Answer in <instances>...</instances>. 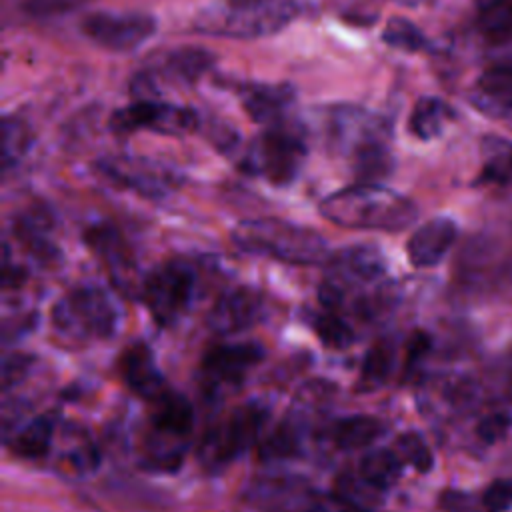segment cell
<instances>
[{
    "label": "cell",
    "mask_w": 512,
    "mask_h": 512,
    "mask_svg": "<svg viewBox=\"0 0 512 512\" xmlns=\"http://www.w3.org/2000/svg\"><path fill=\"white\" fill-rule=\"evenodd\" d=\"M318 210L328 222L342 228L386 232L408 228L418 214L410 198L378 184H354L332 192L320 202Z\"/></svg>",
    "instance_id": "1"
},
{
    "label": "cell",
    "mask_w": 512,
    "mask_h": 512,
    "mask_svg": "<svg viewBox=\"0 0 512 512\" xmlns=\"http://www.w3.org/2000/svg\"><path fill=\"white\" fill-rule=\"evenodd\" d=\"M232 242L244 252L294 266L328 264L332 256L328 242L314 228L280 218L242 220L232 230Z\"/></svg>",
    "instance_id": "2"
},
{
    "label": "cell",
    "mask_w": 512,
    "mask_h": 512,
    "mask_svg": "<svg viewBox=\"0 0 512 512\" xmlns=\"http://www.w3.org/2000/svg\"><path fill=\"white\" fill-rule=\"evenodd\" d=\"M304 130L288 120L266 126L246 148L240 168L272 186L292 184L306 160Z\"/></svg>",
    "instance_id": "3"
},
{
    "label": "cell",
    "mask_w": 512,
    "mask_h": 512,
    "mask_svg": "<svg viewBox=\"0 0 512 512\" xmlns=\"http://www.w3.org/2000/svg\"><path fill=\"white\" fill-rule=\"evenodd\" d=\"M150 410V432L144 442V466L152 470H174L182 460L186 436L194 424V410L180 392L166 390Z\"/></svg>",
    "instance_id": "4"
},
{
    "label": "cell",
    "mask_w": 512,
    "mask_h": 512,
    "mask_svg": "<svg viewBox=\"0 0 512 512\" xmlns=\"http://www.w3.org/2000/svg\"><path fill=\"white\" fill-rule=\"evenodd\" d=\"M52 324L64 338L100 340L114 334L118 312L106 290L78 286L54 304Z\"/></svg>",
    "instance_id": "5"
},
{
    "label": "cell",
    "mask_w": 512,
    "mask_h": 512,
    "mask_svg": "<svg viewBox=\"0 0 512 512\" xmlns=\"http://www.w3.org/2000/svg\"><path fill=\"white\" fill-rule=\"evenodd\" d=\"M262 402H246L212 426L200 440L198 458L206 468H220L252 448L268 422Z\"/></svg>",
    "instance_id": "6"
},
{
    "label": "cell",
    "mask_w": 512,
    "mask_h": 512,
    "mask_svg": "<svg viewBox=\"0 0 512 512\" xmlns=\"http://www.w3.org/2000/svg\"><path fill=\"white\" fill-rule=\"evenodd\" d=\"M196 290V272L184 260H170L144 276L142 300L152 320L168 328L176 324L192 304Z\"/></svg>",
    "instance_id": "7"
},
{
    "label": "cell",
    "mask_w": 512,
    "mask_h": 512,
    "mask_svg": "<svg viewBox=\"0 0 512 512\" xmlns=\"http://www.w3.org/2000/svg\"><path fill=\"white\" fill-rule=\"evenodd\" d=\"M250 500L260 512H358L334 490H316L296 476L258 478L252 484Z\"/></svg>",
    "instance_id": "8"
},
{
    "label": "cell",
    "mask_w": 512,
    "mask_h": 512,
    "mask_svg": "<svg viewBox=\"0 0 512 512\" xmlns=\"http://www.w3.org/2000/svg\"><path fill=\"white\" fill-rule=\"evenodd\" d=\"M300 14V4L294 0L280 2L262 10H208L196 18L194 30L202 34H222L230 38H260L286 28Z\"/></svg>",
    "instance_id": "9"
},
{
    "label": "cell",
    "mask_w": 512,
    "mask_h": 512,
    "mask_svg": "<svg viewBox=\"0 0 512 512\" xmlns=\"http://www.w3.org/2000/svg\"><path fill=\"white\" fill-rule=\"evenodd\" d=\"M94 170L116 186L144 198H164L180 186L174 168L140 156H104L94 162Z\"/></svg>",
    "instance_id": "10"
},
{
    "label": "cell",
    "mask_w": 512,
    "mask_h": 512,
    "mask_svg": "<svg viewBox=\"0 0 512 512\" xmlns=\"http://www.w3.org/2000/svg\"><path fill=\"white\" fill-rule=\"evenodd\" d=\"M262 358L264 348L258 342L214 344L200 362V386L208 396L228 394L244 382L246 374L260 364Z\"/></svg>",
    "instance_id": "11"
},
{
    "label": "cell",
    "mask_w": 512,
    "mask_h": 512,
    "mask_svg": "<svg viewBox=\"0 0 512 512\" xmlns=\"http://www.w3.org/2000/svg\"><path fill=\"white\" fill-rule=\"evenodd\" d=\"M80 30L104 50L132 52L156 34L158 20L146 12H90Z\"/></svg>",
    "instance_id": "12"
},
{
    "label": "cell",
    "mask_w": 512,
    "mask_h": 512,
    "mask_svg": "<svg viewBox=\"0 0 512 512\" xmlns=\"http://www.w3.org/2000/svg\"><path fill=\"white\" fill-rule=\"evenodd\" d=\"M198 124L200 118L196 110L170 102H158L152 98H140L124 108H118L110 116V128L118 134L150 130L156 134L178 136L196 130Z\"/></svg>",
    "instance_id": "13"
},
{
    "label": "cell",
    "mask_w": 512,
    "mask_h": 512,
    "mask_svg": "<svg viewBox=\"0 0 512 512\" xmlns=\"http://www.w3.org/2000/svg\"><path fill=\"white\" fill-rule=\"evenodd\" d=\"M84 242L94 256L108 268L116 288L124 294H142V282L136 280V260L122 232L110 222L92 224L84 232Z\"/></svg>",
    "instance_id": "14"
},
{
    "label": "cell",
    "mask_w": 512,
    "mask_h": 512,
    "mask_svg": "<svg viewBox=\"0 0 512 512\" xmlns=\"http://www.w3.org/2000/svg\"><path fill=\"white\" fill-rule=\"evenodd\" d=\"M264 314V298L252 286H236L224 292L208 312V326L216 334H236L254 326Z\"/></svg>",
    "instance_id": "15"
},
{
    "label": "cell",
    "mask_w": 512,
    "mask_h": 512,
    "mask_svg": "<svg viewBox=\"0 0 512 512\" xmlns=\"http://www.w3.org/2000/svg\"><path fill=\"white\" fill-rule=\"evenodd\" d=\"M472 106L484 116L512 120V60L488 66L470 90Z\"/></svg>",
    "instance_id": "16"
},
{
    "label": "cell",
    "mask_w": 512,
    "mask_h": 512,
    "mask_svg": "<svg viewBox=\"0 0 512 512\" xmlns=\"http://www.w3.org/2000/svg\"><path fill=\"white\" fill-rule=\"evenodd\" d=\"M118 372L126 386L148 402H154L168 390L154 354L144 342H134L124 348L118 358Z\"/></svg>",
    "instance_id": "17"
},
{
    "label": "cell",
    "mask_w": 512,
    "mask_h": 512,
    "mask_svg": "<svg viewBox=\"0 0 512 512\" xmlns=\"http://www.w3.org/2000/svg\"><path fill=\"white\" fill-rule=\"evenodd\" d=\"M458 236L456 222L444 216L424 222L406 242V254L414 268H432L448 254Z\"/></svg>",
    "instance_id": "18"
},
{
    "label": "cell",
    "mask_w": 512,
    "mask_h": 512,
    "mask_svg": "<svg viewBox=\"0 0 512 512\" xmlns=\"http://www.w3.org/2000/svg\"><path fill=\"white\" fill-rule=\"evenodd\" d=\"M238 96L244 112L258 124H280L294 102V90L288 84H264L252 82L238 86Z\"/></svg>",
    "instance_id": "19"
},
{
    "label": "cell",
    "mask_w": 512,
    "mask_h": 512,
    "mask_svg": "<svg viewBox=\"0 0 512 512\" xmlns=\"http://www.w3.org/2000/svg\"><path fill=\"white\" fill-rule=\"evenodd\" d=\"M54 216L44 206H30L14 218V238L28 250L34 258L42 262H52L60 256L58 246L52 240Z\"/></svg>",
    "instance_id": "20"
},
{
    "label": "cell",
    "mask_w": 512,
    "mask_h": 512,
    "mask_svg": "<svg viewBox=\"0 0 512 512\" xmlns=\"http://www.w3.org/2000/svg\"><path fill=\"white\" fill-rule=\"evenodd\" d=\"M214 64V54L200 46H182L164 52L158 60L156 74L178 84L198 82Z\"/></svg>",
    "instance_id": "21"
},
{
    "label": "cell",
    "mask_w": 512,
    "mask_h": 512,
    "mask_svg": "<svg viewBox=\"0 0 512 512\" xmlns=\"http://www.w3.org/2000/svg\"><path fill=\"white\" fill-rule=\"evenodd\" d=\"M384 432L382 420L368 414H354L338 418L328 428V438L342 450L368 448Z\"/></svg>",
    "instance_id": "22"
},
{
    "label": "cell",
    "mask_w": 512,
    "mask_h": 512,
    "mask_svg": "<svg viewBox=\"0 0 512 512\" xmlns=\"http://www.w3.org/2000/svg\"><path fill=\"white\" fill-rule=\"evenodd\" d=\"M54 430H56L54 412H46L32 418L18 432H14V438L10 442L12 452L20 458H42L50 450Z\"/></svg>",
    "instance_id": "23"
},
{
    "label": "cell",
    "mask_w": 512,
    "mask_h": 512,
    "mask_svg": "<svg viewBox=\"0 0 512 512\" xmlns=\"http://www.w3.org/2000/svg\"><path fill=\"white\" fill-rule=\"evenodd\" d=\"M454 118L452 108L434 96L420 98L408 118V130L420 140H432L440 136L446 124Z\"/></svg>",
    "instance_id": "24"
},
{
    "label": "cell",
    "mask_w": 512,
    "mask_h": 512,
    "mask_svg": "<svg viewBox=\"0 0 512 512\" xmlns=\"http://www.w3.org/2000/svg\"><path fill=\"white\" fill-rule=\"evenodd\" d=\"M404 462L396 454V450L390 448H374L368 450L358 464V474L376 486L378 490L386 492L390 486L396 484V480L402 476Z\"/></svg>",
    "instance_id": "25"
},
{
    "label": "cell",
    "mask_w": 512,
    "mask_h": 512,
    "mask_svg": "<svg viewBox=\"0 0 512 512\" xmlns=\"http://www.w3.org/2000/svg\"><path fill=\"white\" fill-rule=\"evenodd\" d=\"M394 366V346L388 340H378L370 346L366 352L362 366H360V378H358V390L360 392H372L380 388Z\"/></svg>",
    "instance_id": "26"
},
{
    "label": "cell",
    "mask_w": 512,
    "mask_h": 512,
    "mask_svg": "<svg viewBox=\"0 0 512 512\" xmlns=\"http://www.w3.org/2000/svg\"><path fill=\"white\" fill-rule=\"evenodd\" d=\"M334 492L346 502L350 504L354 510L358 512H374L380 502H382V496L384 492L378 490L376 486H372L370 482H366L358 470L352 472V470H346L342 472L338 478H336V484H334Z\"/></svg>",
    "instance_id": "27"
},
{
    "label": "cell",
    "mask_w": 512,
    "mask_h": 512,
    "mask_svg": "<svg viewBox=\"0 0 512 512\" xmlns=\"http://www.w3.org/2000/svg\"><path fill=\"white\" fill-rule=\"evenodd\" d=\"M476 24L492 42H508L512 38V0H480Z\"/></svg>",
    "instance_id": "28"
},
{
    "label": "cell",
    "mask_w": 512,
    "mask_h": 512,
    "mask_svg": "<svg viewBox=\"0 0 512 512\" xmlns=\"http://www.w3.org/2000/svg\"><path fill=\"white\" fill-rule=\"evenodd\" d=\"M32 146V130L20 116L2 118V168L4 172L18 166Z\"/></svg>",
    "instance_id": "29"
},
{
    "label": "cell",
    "mask_w": 512,
    "mask_h": 512,
    "mask_svg": "<svg viewBox=\"0 0 512 512\" xmlns=\"http://www.w3.org/2000/svg\"><path fill=\"white\" fill-rule=\"evenodd\" d=\"M302 452V430L292 420L280 422L270 436L260 444V458L262 460H286L294 458Z\"/></svg>",
    "instance_id": "30"
},
{
    "label": "cell",
    "mask_w": 512,
    "mask_h": 512,
    "mask_svg": "<svg viewBox=\"0 0 512 512\" xmlns=\"http://www.w3.org/2000/svg\"><path fill=\"white\" fill-rule=\"evenodd\" d=\"M382 42L402 52H420L428 46L424 32L408 18L392 16L382 30Z\"/></svg>",
    "instance_id": "31"
},
{
    "label": "cell",
    "mask_w": 512,
    "mask_h": 512,
    "mask_svg": "<svg viewBox=\"0 0 512 512\" xmlns=\"http://www.w3.org/2000/svg\"><path fill=\"white\" fill-rule=\"evenodd\" d=\"M312 326H314L318 338L322 340V344L328 348L340 350L354 342L352 326L338 312L324 310V312L316 314L312 320Z\"/></svg>",
    "instance_id": "32"
},
{
    "label": "cell",
    "mask_w": 512,
    "mask_h": 512,
    "mask_svg": "<svg viewBox=\"0 0 512 512\" xmlns=\"http://www.w3.org/2000/svg\"><path fill=\"white\" fill-rule=\"evenodd\" d=\"M396 454L402 458V462H408L418 472H428L434 464L432 452L424 438L418 432H404L396 438Z\"/></svg>",
    "instance_id": "33"
},
{
    "label": "cell",
    "mask_w": 512,
    "mask_h": 512,
    "mask_svg": "<svg viewBox=\"0 0 512 512\" xmlns=\"http://www.w3.org/2000/svg\"><path fill=\"white\" fill-rule=\"evenodd\" d=\"M94 0H20V6L24 12L36 18H48V16H60L74 12L78 8L88 6Z\"/></svg>",
    "instance_id": "34"
},
{
    "label": "cell",
    "mask_w": 512,
    "mask_h": 512,
    "mask_svg": "<svg viewBox=\"0 0 512 512\" xmlns=\"http://www.w3.org/2000/svg\"><path fill=\"white\" fill-rule=\"evenodd\" d=\"M482 180L498 182V184H512V146H502L484 166Z\"/></svg>",
    "instance_id": "35"
},
{
    "label": "cell",
    "mask_w": 512,
    "mask_h": 512,
    "mask_svg": "<svg viewBox=\"0 0 512 512\" xmlns=\"http://www.w3.org/2000/svg\"><path fill=\"white\" fill-rule=\"evenodd\" d=\"M486 512H504L512 506V480H494L482 494Z\"/></svg>",
    "instance_id": "36"
},
{
    "label": "cell",
    "mask_w": 512,
    "mask_h": 512,
    "mask_svg": "<svg viewBox=\"0 0 512 512\" xmlns=\"http://www.w3.org/2000/svg\"><path fill=\"white\" fill-rule=\"evenodd\" d=\"M508 426H510V416L508 414H490V416H486L478 422L476 434L484 442L492 444V442H496L498 438H502L506 434Z\"/></svg>",
    "instance_id": "37"
},
{
    "label": "cell",
    "mask_w": 512,
    "mask_h": 512,
    "mask_svg": "<svg viewBox=\"0 0 512 512\" xmlns=\"http://www.w3.org/2000/svg\"><path fill=\"white\" fill-rule=\"evenodd\" d=\"M30 362H32L30 356H24V354H12L4 360V366H2L4 390H8L14 382H18L28 372Z\"/></svg>",
    "instance_id": "38"
},
{
    "label": "cell",
    "mask_w": 512,
    "mask_h": 512,
    "mask_svg": "<svg viewBox=\"0 0 512 512\" xmlns=\"http://www.w3.org/2000/svg\"><path fill=\"white\" fill-rule=\"evenodd\" d=\"M430 350V336L426 332H414L406 348V370H412Z\"/></svg>",
    "instance_id": "39"
},
{
    "label": "cell",
    "mask_w": 512,
    "mask_h": 512,
    "mask_svg": "<svg viewBox=\"0 0 512 512\" xmlns=\"http://www.w3.org/2000/svg\"><path fill=\"white\" fill-rule=\"evenodd\" d=\"M440 506L446 512H470V496L464 492H456V490H446L440 496Z\"/></svg>",
    "instance_id": "40"
},
{
    "label": "cell",
    "mask_w": 512,
    "mask_h": 512,
    "mask_svg": "<svg viewBox=\"0 0 512 512\" xmlns=\"http://www.w3.org/2000/svg\"><path fill=\"white\" fill-rule=\"evenodd\" d=\"M280 2H286V0H222L220 8L232 10V12H244V10L270 8V6H276Z\"/></svg>",
    "instance_id": "41"
}]
</instances>
